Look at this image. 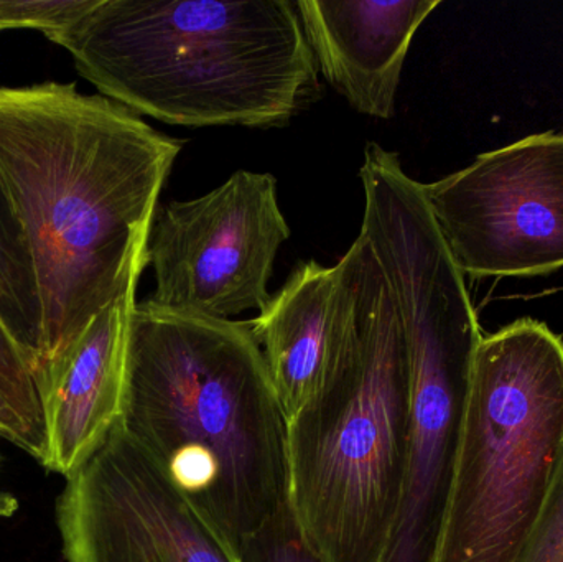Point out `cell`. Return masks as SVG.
Segmentation results:
<instances>
[{
	"label": "cell",
	"mask_w": 563,
	"mask_h": 562,
	"mask_svg": "<svg viewBox=\"0 0 563 562\" xmlns=\"http://www.w3.org/2000/svg\"><path fill=\"white\" fill-rule=\"evenodd\" d=\"M184 144L76 82L0 86V181L38 289V389L92 320L137 289Z\"/></svg>",
	"instance_id": "obj_1"
},
{
	"label": "cell",
	"mask_w": 563,
	"mask_h": 562,
	"mask_svg": "<svg viewBox=\"0 0 563 562\" xmlns=\"http://www.w3.org/2000/svg\"><path fill=\"white\" fill-rule=\"evenodd\" d=\"M119 422L234 551L290 502L288 422L250 322L135 302Z\"/></svg>",
	"instance_id": "obj_2"
},
{
	"label": "cell",
	"mask_w": 563,
	"mask_h": 562,
	"mask_svg": "<svg viewBox=\"0 0 563 562\" xmlns=\"http://www.w3.org/2000/svg\"><path fill=\"white\" fill-rule=\"evenodd\" d=\"M99 95L187 128H284L318 98L290 0H96L63 42Z\"/></svg>",
	"instance_id": "obj_3"
},
{
	"label": "cell",
	"mask_w": 563,
	"mask_h": 562,
	"mask_svg": "<svg viewBox=\"0 0 563 562\" xmlns=\"http://www.w3.org/2000/svg\"><path fill=\"white\" fill-rule=\"evenodd\" d=\"M340 261L350 335L327 388L288 422L290 507L324 562H384L402 494L409 355L369 240L360 233Z\"/></svg>",
	"instance_id": "obj_4"
},
{
	"label": "cell",
	"mask_w": 563,
	"mask_h": 562,
	"mask_svg": "<svg viewBox=\"0 0 563 562\" xmlns=\"http://www.w3.org/2000/svg\"><path fill=\"white\" fill-rule=\"evenodd\" d=\"M562 448V337L529 317L483 335L435 562H519Z\"/></svg>",
	"instance_id": "obj_5"
},
{
	"label": "cell",
	"mask_w": 563,
	"mask_h": 562,
	"mask_svg": "<svg viewBox=\"0 0 563 562\" xmlns=\"http://www.w3.org/2000/svg\"><path fill=\"white\" fill-rule=\"evenodd\" d=\"M410 366L402 494L384 562H435L470 370L483 333L453 261L413 256L387 273Z\"/></svg>",
	"instance_id": "obj_6"
},
{
	"label": "cell",
	"mask_w": 563,
	"mask_h": 562,
	"mask_svg": "<svg viewBox=\"0 0 563 562\" xmlns=\"http://www.w3.org/2000/svg\"><path fill=\"white\" fill-rule=\"evenodd\" d=\"M288 236L276 177L234 172L203 197L157 208L147 241L157 287L147 300L207 319L261 312L271 299L277 251Z\"/></svg>",
	"instance_id": "obj_7"
},
{
	"label": "cell",
	"mask_w": 563,
	"mask_h": 562,
	"mask_svg": "<svg viewBox=\"0 0 563 562\" xmlns=\"http://www.w3.org/2000/svg\"><path fill=\"white\" fill-rule=\"evenodd\" d=\"M453 260L473 277L563 267V134L541 132L423 185Z\"/></svg>",
	"instance_id": "obj_8"
},
{
	"label": "cell",
	"mask_w": 563,
	"mask_h": 562,
	"mask_svg": "<svg viewBox=\"0 0 563 562\" xmlns=\"http://www.w3.org/2000/svg\"><path fill=\"white\" fill-rule=\"evenodd\" d=\"M56 525L66 562H240L121 422L66 481Z\"/></svg>",
	"instance_id": "obj_9"
},
{
	"label": "cell",
	"mask_w": 563,
	"mask_h": 562,
	"mask_svg": "<svg viewBox=\"0 0 563 562\" xmlns=\"http://www.w3.org/2000/svg\"><path fill=\"white\" fill-rule=\"evenodd\" d=\"M440 0H297L324 79L361 114L393 119L413 36Z\"/></svg>",
	"instance_id": "obj_10"
},
{
	"label": "cell",
	"mask_w": 563,
	"mask_h": 562,
	"mask_svg": "<svg viewBox=\"0 0 563 562\" xmlns=\"http://www.w3.org/2000/svg\"><path fill=\"white\" fill-rule=\"evenodd\" d=\"M353 289L343 263H300L276 296L250 320L287 422L327 388L343 359Z\"/></svg>",
	"instance_id": "obj_11"
},
{
	"label": "cell",
	"mask_w": 563,
	"mask_h": 562,
	"mask_svg": "<svg viewBox=\"0 0 563 562\" xmlns=\"http://www.w3.org/2000/svg\"><path fill=\"white\" fill-rule=\"evenodd\" d=\"M135 293L106 307L40 386L46 428L43 467L66 481L99 451L121 421Z\"/></svg>",
	"instance_id": "obj_12"
},
{
	"label": "cell",
	"mask_w": 563,
	"mask_h": 562,
	"mask_svg": "<svg viewBox=\"0 0 563 562\" xmlns=\"http://www.w3.org/2000/svg\"><path fill=\"white\" fill-rule=\"evenodd\" d=\"M0 320L33 375L42 343L38 289L25 236L0 181ZM36 379V378H35Z\"/></svg>",
	"instance_id": "obj_13"
},
{
	"label": "cell",
	"mask_w": 563,
	"mask_h": 562,
	"mask_svg": "<svg viewBox=\"0 0 563 562\" xmlns=\"http://www.w3.org/2000/svg\"><path fill=\"white\" fill-rule=\"evenodd\" d=\"M96 0H0L2 30H36L63 45Z\"/></svg>",
	"instance_id": "obj_14"
},
{
	"label": "cell",
	"mask_w": 563,
	"mask_h": 562,
	"mask_svg": "<svg viewBox=\"0 0 563 562\" xmlns=\"http://www.w3.org/2000/svg\"><path fill=\"white\" fill-rule=\"evenodd\" d=\"M240 562H324L301 533L290 502L236 550Z\"/></svg>",
	"instance_id": "obj_15"
},
{
	"label": "cell",
	"mask_w": 563,
	"mask_h": 562,
	"mask_svg": "<svg viewBox=\"0 0 563 562\" xmlns=\"http://www.w3.org/2000/svg\"><path fill=\"white\" fill-rule=\"evenodd\" d=\"M0 393L46 439L45 415L38 383L25 356L0 320Z\"/></svg>",
	"instance_id": "obj_16"
},
{
	"label": "cell",
	"mask_w": 563,
	"mask_h": 562,
	"mask_svg": "<svg viewBox=\"0 0 563 562\" xmlns=\"http://www.w3.org/2000/svg\"><path fill=\"white\" fill-rule=\"evenodd\" d=\"M519 562H563V448L551 487Z\"/></svg>",
	"instance_id": "obj_17"
},
{
	"label": "cell",
	"mask_w": 563,
	"mask_h": 562,
	"mask_svg": "<svg viewBox=\"0 0 563 562\" xmlns=\"http://www.w3.org/2000/svg\"><path fill=\"white\" fill-rule=\"evenodd\" d=\"M0 438L32 455L43 465L46 459V439L33 431L32 426L0 393Z\"/></svg>",
	"instance_id": "obj_18"
},
{
	"label": "cell",
	"mask_w": 563,
	"mask_h": 562,
	"mask_svg": "<svg viewBox=\"0 0 563 562\" xmlns=\"http://www.w3.org/2000/svg\"><path fill=\"white\" fill-rule=\"evenodd\" d=\"M19 511V500L9 492H0V518H10Z\"/></svg>",
	"instance_id": "obj_19"
},
{
	"label": "cell",
	"mask_w": 563,
	"mask_h": 562,
	"mask_svg": "<svg viewBox=\"0 0 563 562\" xmlns=\"http://www.w3.org/2000/svg\"><path fill=\"white\" fill-rule=\"evenodd\" d=\"M0 467H2V454H0Z\"/></svg>",
	"instance_id": "obj_20"
}]
</instances>
